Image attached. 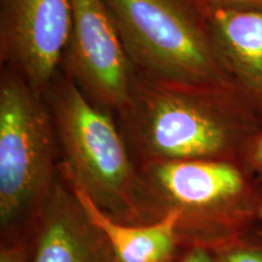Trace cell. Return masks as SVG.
Masks as SVG:
<instances>
[{
	"label": "cell",
	"instance_id": "obj_3",
	"mask_svg": "<svg viewBox=\"0 0 262 262\" xmlns=\"http://www.w3.org/2000/svg\"><path fill=\"white\" fill-rule=\"evenodd\" d=\"M137 166L156 220L176 215L181 251L203 248L211 253L260 225L262 183L243 164L194 159Z\"/></svg>",
	"mask_w": 262,
	"mask_h": 262
},
{
	"label": "cell",
	"instance_id": "obj_13",
	"mask_svg": "<svg viewBox=\"0 0 262 262\" xmlns=\"http://www.w3.org/2000/svg\"><path fill=\"white\" fill-rule=\"evenodd\" d=\"M242 164L258 182L262 183V127L245 148Z\"/></svg>",
	"mask_w": 262,
	"mask_h": 262
},
{
	"label": "cell",
	"instance_id": "obj_9",
	"mask_svg": "<svg viewBox=\"0 0 262 262\" xmlns=\"http://www.w3.org/2000/svg\"><path fill=\"white\" fill-rule=\"evenodd\" d=\"M196 2L232 83L262 123V9Z\"/></svg>",
	"mask_w": 262,
	"mask_h": 262
},
{
	"label": "cell",
	"instance_id": "obj_8",
	"mask_svg": "<svg viewBox=\"0 0 262 262\" xmlns=\"http://www.w3.org/2000/svg\"><path fill=\"white\" fill-rule=\"evenodd\" d=\"M28 262H116L106 237L61 175L29 226Z\"/></svg>",
	"mask_w": 262,
	"mask_h": 262
},
{
	"label": "cell",
	"instance_id": "obj_12",
	"mask_svg": "<svg viewBox=\"0 0 262 262\" xmlns=\"http://www.w3.org/2000/svg\"><path fill=\"white\" fill-rule=\"evenodd\" d=\"M0 262H28V235L3 238Z\"/></svg>",
	"mask_w": 262,
	"mask_h": 262
},
{
	"label": "cell",
	"instance_id": "obj_11",
	"mask_svg": "<svg viewBox=\"0 0 262 262\" xmlns=\"http://www.w3.org/2000/svg\"><path fill=\"white\" fill-rule=\"evenodd\" d=\"M214 262H262V226L211 251Z\"/></svg>",
	"mask_w": 262,
	"mask_h": 262
},
{
	"label": "cell",
	"instance_id": "obj_10",
	"mask_svg": "<svg viewBox=\"0 0 262 262\" xmlns=\"http://www.w3.org/2000/svg\"><path fill=\"white\" fill-rule=\"evenodd\" d=\"M68 185L90 221L106 237L116 262H172L176 255L181 253L176 235L175 214L168 212L155 224H123L101 210L83 189Z\"/></svg>",
	"mask_w": 262,
	"mask_h": 262
},
{
	"label": "cell",
	"instance_id": "obj_5",
	"mask_svg": "<svg viewBox=\"0 0 262 262\" xmlns=\"http://www.w3.org/2000/svg\"><path fill=\"white\" fill-rule=\"evenodd\" d=\"M137 73L233 84L196 0H102Z\"/></svg>",
	"mask_w": 262,
	"mask_h": 262
},
{
	"label": "cell",
	"instance_id": "obj_16",
	"mask_svg": "<svg viewBox=\"0 0 262 262\" xmlns=\"http://www.w3.org/2000/svg\"><path fill=\"white\" fill-rule=\"evenodd\" d=\"M258 224L262 226V195L260 199V204H258Z\"/></svg>",
	"mask_w": 262,
	"mask_h": 262
},
{
	"label": "cell",
	"instance_id": "obj_15",
	"mask_svg": "<svg viewBox=\"0 0 262 262\" xmlns=\"http://www.w3.org/2000/svg\"><path fill=\"white\" fill-rule=\"evenodd\" d=\"M214 5L239 6V8H261L262 0H204Z\"/></svg>",
	"mask_w": 262,
	"mask_h": 262
},
{
	"label": "cell",
	"instance_id": "obj_4",
	"mask_svg": "<svg viewBox=\"0 0 262 262\" xmlns=\"http://www.w3.org/2000/svg\"><path fill=\"white\" fill-rule=\"evenodd\" d=\"M60 150L44 94L0 66V231L28 235L60 176Z\"/></svg>",
	"mask_w": 262,
	"mask_h": 262
},
{
	"label": "cell",
	"instance_id": "obj_7",
	"mask_svg": "<svg viewBox=\"0 0 262 262\" xmlns=\"http://www.w3.org/2000/svg\"><path fill=\"white\" fill-rule=\"evenodd\" d=\"M71 16V0H0V66L44 94L60 71Z\"/></svg>",
	"mask_w": 262,
	"mask_h": 262
},
{
	"label": "cell",
	"instance_id": "obj_14",
	"mask_svg": "<svg viewBox=\"0 0 262 262\" xmlns=\"http://www.w3.org/2000/svg\"><path fill=\"white\" fill-rule=\"evenodd\" d=\"M179 262H214V258L206 249L189 248L180 253Z\"/></svg>",
	"mask_w": 262,
	"mask_h": 262
},
{
	"label": "cell",
	"instance_id": "obj_2",
	"mask_svg": "<svg viewBox=\"0 0 262 262\" xmlns=\"http://www.w3.org/2000/svg\"><path fill=\"white\" fill-rule=\"evenodd\" d=\"M44 97L57 137L62 179L83 189L113 220L157 222L116 116L91 102L60 71Z\"/></svg>",
	"mask_w": 262,
	"mask_h": 262
},
{
	"label": "cell",
	"instance_id": "obj_1",
	"mask_svg": "<svg viewBox=\"0 0 262 262\" xmlns=\"http://www.w3.org/2000/svg\"><path fill=\"white\" fill-rule=\"evenodd\" d=\"M116 119L137 165L194 159L242 164L262 127L233 84L160 80L139 73Z\"/></svg>",
	"mask_w": 262,
	"mask_h": 262
},
{
	"label": "cell",
	"instance_id": "obj_6",
	"mask_svg": "<svg viewBox=\"0 0 262 262\" xmlns=\"http://www.w3.org/2000/svg\"><path fill=\"white\" fill-rule=\"evenodd\" d=\"M71 9L60 72L94 104L116 116L129 97L137 71L102 0H71Z\"/></svg>",
	"mask_w": 262,
	"mask_h": 262
}]
</instances>
